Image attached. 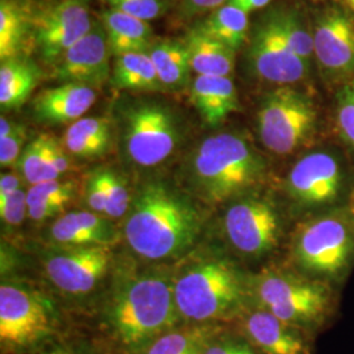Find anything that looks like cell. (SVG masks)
<instances>
[{
  "label": "cell",
  "mask_w": 354,
  "mask_h": 354,
  "mask_svg": "<svg viewBox=\"0 0 354 354\" xmlns=\"http://www.w3.org/2000/svg\"><path fill=\"white\" fill-rule=\"evenodd\" d=\"M32 20L15 0H0V59L20 57Z\"/></svg>",
  "instance_id": "obj_29"
},
{
  "label": "cell",
  "mask_w": 354,
  "mask_h": 354,
  "mask_svg": "<svg viewBox=\"0 0 354 354\" xmlns=\"http://www.w3.org/2000/svg\"><path fill=\"white\" fill-rule=\"evenodd\" d=\"M227 1L228 0H183L181 11L188 16H197L203 13L213 12Z\"/></svg>",
  "instance_id": "obj_41"
},
{
  "label": "cell",
  "mask_w": 354,
  "mask_h": 354,
  "mask_svg": "<svg viewBox=\"0 0 354 354\" xmlns=\"http://www.w3.org/2000/svg\"><path fill=\"white\" fill-rule=\"evenodd\" d=\"M256 292L264 310L304 332L320 327L328 315V291L317 282L268 272L257 281Z\"/></svg>",
  "instance_id": "obj_5"
},
{
  "label": "cell",
  "mask_w": 354,
  "mask_h": 354,
  "mask_svg": "<svg viewBox=\"0 0 354 354\" xmlns=\"http://www.w3.org/2000/svg\"><path fill=\"white\" fill-rule=\"evenodd\" d=\"M111 257V245L64 247L50 254L44 266L58 289L70 294H84L104 277Z\"/></svg>",
  "instance_id": "obj_13"
},
{
  "label": "cell",
  "mask_w": 354,
  "mask_h": 354,
  "mask_svg": "<svg viewBox=\"0 0 354 354\" xmlns=\"http://www.w3.org/2000/svg\"><path fill=\"white\" fill-rule=\"evenodd\" d=\"M102 24L114 57L149 51L155 42L152 41V28L149 21L127 13L114 10L105 11L102 13Z\"/></svg>",
  "instance_id": "obj_21"
},
{
  "label": "cell",
  "mask_w": 354,
  "mask_h": 354,
  "mask_svg": "<svg viewBox=\"0 0 354 354\" xmlns=\"http://www.w3.org/2000/svg\"><path fill=\"white\" fill-rule=\"evenodd\" d=\"M216 329L205 326L175 328L152 342L143 354H205L215 340Z\"/></svg>",
  "instance_id": "obj_28"
},
{
  "label": "cell",
  "mask_w": 354,
  "mask_h": 354,
  "mask_svg": "<svg viewBox=\"0 0 354 354\" xmlns=\"http://www.w3.org/2000/svg\"><path fill=\"white\" fill-rule=\"evenodd\" d=\"M317 113L311 100L289 86L269 92L257 113V129L269 151L286 155L295 151L315 127Z\"/></svg>",
  "instance_id": "obj_7"
},
{
  "label": "cell",
  "mask_w": 354,
  "mask_h": 354,
  "mask_svg": "<svg viewBox=\"0 0 354 354\" xmlns=\"http://www.w3.org/2000/svg\"><path fill=\"white\" fill-rule=\"evenodd\" d=\"M49 142V136H39L26 146L20 156L19 168L30 185L57 180L61 177L51 163Z\"/></svg>",
  "instance_id": "obj_30"
},
{
  "label": "cell",
  "mask_w": 354,
  "mask_h": 354,
  "mask_svg": "<svg viewBox=\"0 0 354 354\" xmlns=\"http://www.w3.org/2000/svg\"><path fill=\"white\" fill-rule=\"evenodd\" d=\"M19 189H21L20 177L13 174H3L0 177V203L8 200Z\"/></svg>",
  "instance_id": "obj_43"
},
{
  "label": "cell",
  "mask_w": 354,
  "mask_h": 354,
  "mask_svg": "<svg viewBox=\"0 0 354 354\" xmlns=\"http://www.w3.org/2000/svg\"><path fill=\"white\" fill-rule=\"evenodd\" d=\"M189 51L190 68L197 75L230 76L234 71L235 50L210 37L198 26L184 41Z\"/></svg>",
  "instance_id": "obj_22"
},
{
  "label": "cell",
  "mask_w": 354,
  "mask_h": 354,
  "mask_svg": "<svg viewBox=\"0 0 354 354\" xmlns=\"http://www.w3.org/2000/svg\"><path fill=\"white\" fill-rule=\"evenodd\" d=\"M96 174L100 177L105 190L106 215L112 218H120L127 214L130 198L124 178L112 169H102Z\"/></svg>",
  "instance_id": "obj_32"
},
{
  "label": "cell",
  "mask_w": 354,
  "mask_h": 354,
  "mask_svg": "<svg viewBox=\"0 0 354 354\" xmlns=\"http://www.w3.org/2000/svg\"><path fill=\"white\" fill-rule=\"evenodd\" d=\"M124 146L127 158L140 167L165 162L180 142V124L162 102H131L124 112Z\"/></svg>",
  "instance_id": "obj_6"
},
{
  "label": "cell",
  "mask_w": 354,
  "mask_h": 354,
  "mask_svg": "<svg viewBox=\"0 0 354 354\" xmlns=\"http://www.w3.org/2000/svg\"><path fill=\"white\" fill-rule=\"evenodd\" d=\"M270 1L272 0H228L227 3H231V4L241 8L243 11L250 13L256 10L266 8L270 4Z\"/></svg>",
  "instance_id": "obj_44"
},
{
  "label": "cell",
  "mask_w": 354,
  "mask_h": 354,
  "mask_svg": "<svg viewBox=\"0 0 354 354\" xmlns=\"http://www.w3.org/2000/svg\"><path fill=\"white\" fill-rule=\"evenodd\" d=\"M250 62L256 75L281 87L302 80L308 73V64L291 50L273 12L253 29Z\"/></svg>",
  "instance_id": "obj_10"
},
{
  "label": "cell",
  "mask_w": 354,
  "mask_h": 354,
  "mask_svg": "<svg viewBox=\"0 0 354 354\" xmlns=\"http://www.w3.org/2000/svg\"><path fill=\"white\" fill-rule=\"evenodd\" d=\"M28 200V215L33 219V221H44L48 219L50 216L61 213L64 210V206L58 205V203H53L48 198L36 196L30 192H28L26 196Z\"/></svg>",
  "instance_id": "obj_38"
},
{
  "label": "cell",
  "mask_w": 354,
  "mask_h": 354,
  "mask_svg": "<svg viewBox=\"0 0 354 354\" xmlns=\"http://www.w3.org/2000/svg\"><path fill=\"white\" fill-rule=\"evenodd\" d=\"M49 147H50L51 163L54 165L57 174L59 176H62L70 169V159L66 155L64 147L57 140H53L51 137Z\"/></svg>",
  "instance_id": "obj_42"
},
{
  "label": "cell",
  "mask_w": 354,
  "mask_h": 354,
  "mask_svg": "<svg viewBox=\"0 0 354 354\" xmlns=\"http://www.w3.org/2000/svg\"><path fill=\"white\" fill-rule=\"evenodd\" d=\"M247 342L260 354H313L306 332L259 310L243 320Z\"/></svg>",
  "instance_id": "obj_17"
},
{
  "label": "cell",
  "mask_w": 354,
  "mask_h": 354,
  "mask_svg": "<svg viewBox=\"0 0 354 354\" xmlns=\"http://www.w3.org/2000/svg\"><path fill=\"white\" fill-rule=\"evenodd\" d=\"M354 239L348 222L339 215H326L299 230L294 253L304 270L320 277H336L349 266Z\"/></svg>",
  "instance_id": "obj_9"
},
{
  "label": "cell",
  "mask_w": 354,
  "mask_h": 354,
  "mask_svg": "<svg viewBox=\"0 0 354 354\" xmlns=\"http://www.w3.org/2000/svg\"><path fill=\"white\" fill-rule=\"evenodd\" d=\"M277 26L282 36L304 64L310 66L314 54V37L313 32L308 30L301 16L290 10H276L273 11Z\"/></svg>",
  "instance_id": "obj_31"
},
{
  "label": "cell",
  "mask_w": 354,
  "mask_h": 354,
  "mask_svg": "<svg viewBox=\"0 0 354 354\" xmlns=\"http://www.w3.org/2000/svg\"><path fill=\"white\" fill-rule=\"evenodd\" d=\"M55 319L37 292L3 283L0 286V342L3 352H26L49 339Z\"/></svg>",
  "instance_id": "obj_8"
},
{
  "label": "cell",
  "mask_w": 354,
  "mask_h": 354,
  "mask_svg": "<svg viewBox=\"0 0 354 354\" xmlns=\"http://www.w3.org/2000/svg\"><path fill=\"white\" fill-rule=\"evenodd\" d=\"M29 192L39 197L48 198L53 203L62 205L64 207L75 194V184L73 181H61L59 178H57L32 185Z\"/></svg>",
  "instance_id": "obj_35"
},
{
  "label": "cell",
  "mask_w": 354,
  "mask_h": 354,
  "mask_svg": "<svg viewBox=\"0 0 354 354\" xmlns=\"http://www.w3.org/2000/svg\"><path fill=\"white\" fill-rule=\"evenodd\" d=\"M114 87L127 91H165L147 51L115 57L112 71Z\"/></svg>",
  "instance_id": "obj_26"
},
{
  "label": "cell",
  "mask_w": 354,
  "mask_h": 354,
  "mask_svg": "<svg viewBox=\"0 0 354 354\" xmlns=\"http://www.w3.org/2000/svg\"><path fill=\"white\" fill-rule=\"evenodd\" d=\"M111 10L150 21L165 11V0H105Z\"/></svg>",
  "instance_id": "obj_33"
},
{
  "label": "cell",
  "mask_w": 354,
  "mask_h": 354,
  "mask_svg": "<svg viewBox=\"0 0 354 354\" xmlns=\"http://www.w3.org/2000/svg\"><path fill=\"white\" fill-rule=\"evenodd\" d=\"M28 192L19 189L12 196L0 203V215L1 221L8 226H19L23 223L28 214Z\"/></svg>",
  "instance_id": "obj_37"
},
{
  "label": "cell",
  "mask_w": 354,
  "mask_h": 354,
  "mask_svg": "<svg viewBox=\"0 0 354 354\" xmlns=\"http://www.w3.org/2000/svg\"><path fill=\"white\" fill-rule=\"evenodd\" d=\"M231 244L248 256H263L279 244L281 225L274 207L260 198H244L232 203L225 216Z\"/></svg>",
  "instance_id": "obj_11"
},
{
  "label": "cell",
  "mask_w": 354,
  "mask_h": 354,
  "mask_svg": "<svg viewBox=\"0 0 354 354\" xmlns=\"http://www.w3.org/2000/svg\"><path fill=\"white\" fill-rule=\"evenodd\" d=\"M201 227L198 209L184 194L163 183H149L134 198L125 236L140 257L165 260L188 251Z\"/></svg>",
  "instance_id": "obj_1"
},
{
  "label": "cell",
  "mask_w": 354,
  "mask_h": 354,
  "mask_svg": "<svg viewBox=\"0 0 354 354\" xmlns=\"http://www.w3.org/2000/svg\"><path fill=\"white\" fill-rule=\"evenodd\" d=\"M86 201L93 213L106 214L105 190L97 174H93L88 180L87 190H86Z\"/></svg>",
  "instance_id": "obj_39"
},
{
  "label": "cell",
  "mask_w": 354,
  "mask_h": 354,
  "mask_svg": "<svg viewBox=\"0 0 354 354\" xmlns=\"http://www.w3.org/2000/svg\"><path fill=\"white\" fill-rule=\"evenodd\" d=\"M96 102L93 87L79 83H62L44 89L33 100L35 117L48 124L75 122L87 113Z\"/></svg>",
  "instance_id": "obj_18"
},
{
  "label": "cell",
  "mask_w": 354,
  "mask_h": 354,
  "mask_svg": "<svg viewBox=\"0 0 354 354\" xmlns=\"http://www.w3.org/2000/svg\"><path fill=\"white\" fill-rule=\"evenodd\" d=\"M111 49L102 23L64 53L55 71L62 83H79L89 87L100 86L111 76Z\"/></svg>",
  "instance_id": "obj_16"
},
{
  "label": "cell",
  "mask_w": 354,
  "mask_h": 354,
  "mask_svg": "<svg viewBox=\"0 0 354 354\" xmlns=\"http://www.w3.org/2000/svg\"><path fill=\"white\" fill-rule=\"evenodd\" d=\"M346 3H348V6H349L351 8H353L354 10V0H346Z\"/></svg>",
  "instance_id": "obj_47"
},
{
  "label": "cell",
  "mask_w": 354,
  "mask_h": 354,
  "mask_svg": "<svg viewBox=\"0 0 354 354\" xmlns=\"http://www.w3.org/2000/svg\"><path fill=\"white\" fill-rule=\"evenodd\" d=\"M180 317L207 324L234 315L243 299L238 272L222 260H205L190 266L174 285Z\"/></svg>",
  "instance_id": "obj_4"
},
{
  "label": "cell",
  "mask_w": 354,
  "mask_h": 354,
  "mask_svg": "<svg viewBox=\"0 0 354 354\" xmlns=\"http://www.w3.org/2000/svg\"><path fill=\"white\" fill-rule=\"evenodd\" d=\"M317 64L330 75L354 74L353 21L336 8L320 13L313 30Z\"/></svg>",
  "instance_id": "obj_15"
},
{
  "label": "cell",
  "mask_w": 354,
  "mask_h": 354,
  "mask_svg": "<svg viewBox=\"0 0 354 354\" xmlns=\"http://www.w3.org/2000/svg\"><path fill=\"white\" fill-rule=\"evenodd\" d=\"M26 140V127L16 125L12 134L8 137L0 138V165L11 167L15 163H19L20 156L24 151V142Z\"/></svg>",
  "instance_id": "obj_36"
},
{
  "label": "cell",
  "mask_w": 354,
  "mask_h": 354,
  "mask_svg": "<svg viewBox=\"0 0 354 354\" xmlns=\"http://www.w3.org/2000/svg\"><path fill=\"white\" fill-rule=\"evenodd\" d=\"M180 319L171 281L159 274L129 279L109 306L106 322L130 354H143L152 342L176 328Z\"/></svg>",
  "instance_id": "obj_2"
},
{
  "label": "cell",
  "mask_w": 354,
  "mask_h": 354,
  "mask_svg": "<svg viewBox=\"0 0 354 354\" xmlns=\"http://www.w3.org/2000/svg\"><path fill=\"white\" fill-rule=\"evenodd\" d=\"M15 127H16V124H12L8 118L1 115V118H0V138L8 137L10 134H12Z\"/></svg>",
  "instance_id": "obj_45"
},
{
  "label": "cell",
  "mask_w": 354,
  "mask_h": 354,
  "mask_svg": "<svg viewBox=\"0 0 354 354\" xmlns=\"http://www.w3.org/2000/svg\"><path fill=\"white\" fill-rule=\"evenodd\" d=\"M37 66L16 57L0 64V106L3 111L20 108L29 99L38 82Z\"/></svg>",
  "instance_id": "obj_24"
},
{
  "label": "cell",
  "mask_w": 354,
  "mask_h": 354,
  "mask_svg": "<svg viewBox=\"0 0 354 354\" xmlns=\"http://www.w3.org/2000/svg\"><path fill=\"white\" fill-rule=\"evenodd\" d=\"M147 53L165 91H181L189 84L192 68L185 42L175 39L155 41Z\"/></svg>",
  "instance_id": "obj_23"
},
{
  "label": "cell",
  "mask_w": 354,
  "mask_h": 354,
  "mask_svg": "<svg viewBox=\"0 0 354 354\" xmlns=\"http://www.w3.org/2000/svg\"><path fill=\"white\" fill-rule=\"evenodd\" d=\"M337 124L342 137L354 146V84L344 87L337 96Z\"/></svg>",
  "instance_id": "obj_34"
},
{
  "label": "cell",
  "mask_w": 354,
  "mask_h": 354,
  "mask_svg": "<svg viewBox=\"0 0 354 354\" xmlns=\"http://www.w3.org/2000/svg\"><path fill=\"white\" fill-rule=\"evenodd\" d=\"M205 354H260L248 342H241L235 339L214 340Z\"/></svg>",
  "instance_id": "obj_40"
},
{
  "label": "cell",
  "mask_w": 354,
  "mask_h": 354,
  "mask_svg": "<svg viewBox=\"0 0 354 354\" xmlns=\"http://www.w3.org/2000/svg\"><path fill=\"white\" fill-rule=\"evenodd\" d=\"M190 100L203 124L219 127L239 109L238 91L230 76L197 75L190 86Z\"/></svg>",
  "instance_id": "obj_19"
},
{
  "label": "cell",
  "mask_w": 354,
  "mask_h": 354,
  "mask_svg": "<svg viewBox=\"0 0 354 354\" xmlns=\"http://www.w3.org/2000/svg\"><path fill=\"white\" fill-rule=\"evenodd\" d=\"M111 145V124L102 117H86L64 131V147L77 158H97Z\"/></svg>",
  "instance_id": "obj_25"
},
{
  "label": "cell",
  "mask_w": 354,
  "mask_h": 354,
  "mask_svg": "<svg viewBox=\"0 0 354 354\" xmlns=\"http://www.w3.org/2000/svg\"><path fill=\"white\" fill-rule=\"evenodd\" d=\"M50 235L53 241L64 247L111 245L115 230L97 213L73 212L55 221Z\"/></svg>",
  "instance_id": "obj_20"
},
{
  "label": "cell",
  "mask_w": 354,
  "mask_h": 354,
  "mask_svg": "<svg viewBox=\"0 0 354 354\" xmlns=\"http://www.w3.org/2000/svg\"><path fill=\"white\" fill-rule=\"evenodd\" d=\"M198 28L210 37L236 51L247 39L250 29L248 13L231 3H226L210 12Z\"/></svg>",
  "instance_id": "obj_27"
},
{
  "label": "cell",
  "mask_w": 354,
  "mask_h": 354,
  "mask_svg": "<svg viewBox=\"0 0 354 354\" xmlns=\"http://www.w3.org/2000/svg\"><path fill=\"white\" fill-rule=\"evenodd\" d=\"M93 26L84 0H62L32 20L38 49L45 61L61 59Z\"/></svg>",
  "instance_id": "obj_12"
},
{
  "label": "cell",
  "mask_w": 354,
  "mask_h": 354,
  "mask_svg": "<svg viewBox=\"0 0 354 354\" xmlns=\"http://www.w3.org/2000/svg\"><path fill=\"white\" fill-rule=\"evenodd\" d=\"M48 354H73L71 352H68L67 349H55V351H53L50 353Z\"/></svg>",
  "instance_id": "obj_46"
},
{
  "label": "cell",
  "mask_w": 354,
  "mask_h": 354,
  "mask_svg": "<svg viewBox=\"0 0 354 354\" xmlns=\"http://www.w3.org/2000/svg\"><path fill=\"white\" fill-rule=\"evenodd\" d=\"M190 172L203 198L221 203L256 184L264 162L245 138L219 133L198 145L190 158Z\"/></svg>",
  "instance_id": "obj_3"
},
{
  "label": "cell",
  "mask_w": 354,
  "mask_h": 354,
  "mask_svg": "<svg viewBox=\"0 0 354 354\" xmlns=\"http://www.w3.org/2000/svg\"><path fill=\"white\" fill-rule=\"evenodd\" d=\"M342 165L329 152H311L298 160L288 177L291 197L304 206L335 203L342 187Z\"/></svg>",
  "instance_id": "obj_14"
}]
</instances>
